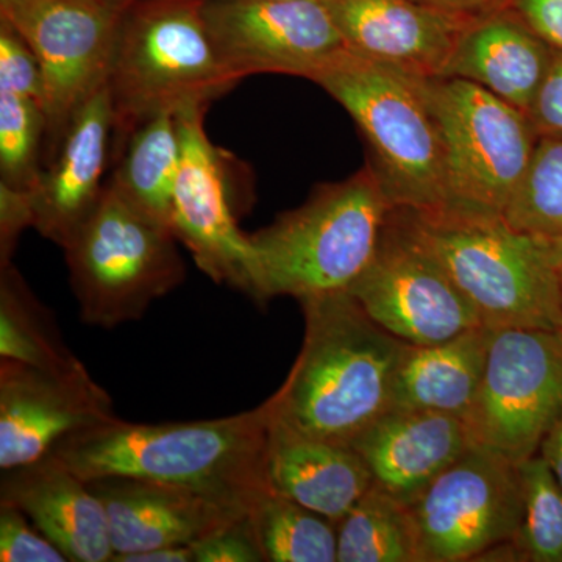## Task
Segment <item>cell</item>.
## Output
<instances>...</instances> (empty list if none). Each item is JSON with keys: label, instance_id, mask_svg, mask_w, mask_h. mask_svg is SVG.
I'll return each mask as SVG.
<instances>
[{"label": "cell", "instance_id": "6da1fadb", "mask_svg": "<svg viewBox=\"0 0 562 562\" xmlns=\"http://www.w3.org/2000/svg\"><path fill=\"white\" fill-rule=\"evenodd\" d=\"M271 397L250 412L194 422L95 425L58 443L54 454L85 482L128 476L187 487L254 512L268 479Z\"/></svg>", "mask_w": 562, "mask_h": 562}, {"label": "cell", "instance_id": "7a4b0ae2", "mask_svg": "<svg viewBox=\"0 0 562 562\" xmlns=\"http://www.w3.org/2000/svg\"><path fill=\"white\" fill-rule=\"evenodd\" d=\"M305 335L290 375L272 395L273 419L347 443L391 408L405 342L371 319L349 292L301 301Z\"/></svg>", "mask_w": 562, "mask_h": 562}, {"label": "cell", "instance_id": "3957f363", "mask_svg": "<svg viewBox=\"0 0 562 562\" xmlns=\"http://www.w3.org/2000/svg\"><path fill=\"white\" fill-rule=\"evenodd\" d=\"M395 211L475 306L484 327L560 330L562 241L519 231L503 214Z\"/></svg>", "mask_w": 562, "mask_h": 562}, {"label": "cell", "instance_id": "277c9868", "mask_svg": "<svg viewBox=\"0 0 562 562\" xmlns=\"http://www.w3.org/2000/svg\"><path fill=\"white\" fill-rule=\"evenodd\" d=\"M392 209L368 165L349 179L317 187L299 209L249 235L258 303L349 291L375 257Z\"/></svg>", "mask_w": 562, "mask_h": 562}, {"label": "cell", "instance_id": "5b68a950", "mask_svg": "<svg viewBox=\"0 0 562 562\" xmlns=\"http://www.w3.org/2000/svg\"><path fill=\"white\" fill-rule=\"evenodd\" d=\"M238 83L211 38L203 0H136L121 10L106 79L113 149L149 117L210 105Z\"/></svg>", "mask_w": 562, "mask_h": 562}, {"label": "cell", "instance_id": "8992f818", "mask_svg": "<svg viewBox=\"0 0 562 562\" xmlns=\"http://www.w3.org/2000/svg\"><path fill=\"white\" fill-rule=\"evenodd\" d=\"M312 81L357 124L368 146V166L395 209H446L442 140L427 77L346 49Z\"/></svg>", "mask_w": 562, "mask_h": 562}, {"label": "cell", "instance_id": "52a82bcc", "mask_svg": "<svg viewBox=\"0 0 562 562\" xmlns=\"http://www.w3.org/2000/svg\"><path fill=\"white\" fill-rule=\"evenodd\" d=\"M177 236L106 183L91 216L65 247L80 319L114 328L139 321L187 277Z\"/></svg>", "mask_w": 562, "mask_h": 562}, {"label": "cell", "instance_id": "ba28073f", "mask_svg": "<svg viewBox=\"0 0 562 562\" xmlns=\"http://www.w3.org/2000/svg\"><path fill=\"white\" fill-rule=\"evenodd\" d=\"M446 165V209L505 214L539 136L530 117L472 81L427 79Z\"/></svg>", "mask_w": 562, "mask_h": 562}, {"label": "cell", "instance_id": "9c48e42d", "mask_svg": "<svg viewBox=\"0 0 562 562\" xmlns=\"http://www.w3.org/2000/svg\"><path fill=\"white\" fill-rule=\"evenodd\" d=\"M561 417V333L491 328L482 384L464 419L473 446L522 464Z\"/></svg>", "mask_w": 562, "mask_h": 562}, {"label": "cell", "instance_id": "30bf717a", "mask_svg": "<svg viewBox=\"0 0 562 562\" xmlns=\"http://www.w3.org/2000/svg\"><path fill=\"white\" fill-rule=\"evenodd\" d=\"M408 508L419 562L486 560L522 524L519 464L472 446Z\"/></svg>", "mask_w": 562, "mask_h": 562}, {"label": "cell", "instance_id": "8fae6325", "mask_svg": "<svg viewBox=\"0 0 562 562\" xmlns=\"http://www.w3.org/2000/svg\"><path fill=\"white\" fill-rule=\"evenodd\" d=\"M121 10L105 0H0V21L27 43L43 77L46 155L109 79Z\"/></svg>", "mask_w": 562, "mask_h": 562}, {"label": "cell", "instance_id": "7c38bea8", "mask_svg": "<svg viewBox=\"0 0 562 562\" xmlns=\"http://www.w3.org/2000/svg\"><path fill=\"white\" fill-rule=\"evenodd\" d=\"M210 105L179 111L181 160L172 202V231L214 283L227 284L258 303L257 258L238 225L232 155L205 131Z\"/></svg>", "mask_w": 562, "mask_h": 562}, {"label": "cell", "instance_id": "4fadbf2b", "mask_svg": "<svg viewBox=\"0 0 562 562\" xmlns=\"http://www.w3.org/2000/svg\"><path fill=\"white\" fill-rule=\"evenodd\" d=\"M384 331L412 346L483 327L475 306L392 209L371 265L347 291Z\"/></svg>", "mask_w": 562, "mask_h": 562}, {"label": "cell", "instance_id": "5bb4252c", "mask_svg": "<svg viewBox=\"0 0 562 562\" xmlns=\"http://www.w3.org/2000/svg\"><path fill=\"white\" fill-rule=\"evenodd\" d=\"M203 16L228 72L313 80L346 50L324 0H203Z\"/></svg>", "mask_w": 562, "mask_h": 562}, {"label": "cell", "instance_id": "9a60e30c", "mask_svg": "<svg viewBox=\"0 0 562 562\" xmlns=\"http://www.w3.org/2000/svg\"><path fill=\"white\" fill-rule=\"evenodd\" d=\"M116 419L109 392L87 368L52 372L0 362V469L20 468L54 453L76 432Z\"/></svg>", "mask_w": 562, "mask_h": 562}, {"label": "cell", "instance_id": "2e32d148", "mask_svg": "<svg viewBox=\"0 0 562 562\" xmlns=\"http://www.w3.org/2000/svg\"><path fill=\"white\" fill-rule=\"evenodd\" d=\"M113 132V106L105 83L74 114L29 190L35 213L33 228L61 249L91 216L105 191Z\"/></svg>", "mask_w": 562, "mask_h": 562}, {"label": "cell", "instance_id": "e0dca14e", "mask_svg": "<svg viewBox=\"0 0 562 562\" xmlns=\"http://www.w3.org/2000/svg\"><path fill=\"white\" fill-rule=\"evenodd\" d=\"M347 49L414 74L441 77L468 18L424 0H324Z\"/></svg>", "mask_w": 562, "mask_h": 562}, {"label": "cell", "instance_id": "ac0fdd59", "mask_svg": "<svg viewBox=\"0 0 562 562\" xmlns=\"http://www.w3.org/2000/svg\"><path fill=\"white\" fill-rule=\"evenodd\" d=\"M109 517L114 557L165 546H194L250 512L172 484L128 476L91 480Z\"/></svg>", "mask_w": 562, "mask_h": 562}, {"label": "cell", "instance_id": "d6986e66", "mask_svg": "<svg viewBox=\"0 0 562 562\" xmlns=\"http://www.w3.org/2000/svg\"><path fill=\"white\" fill-rule=\"evenodd\" d=\"M2 472L0 505L24 513L69 561H113L105 506L57 454Z\"/></svg>", "mask_w": 562, "mask_h": 562}, {"label": "cell", "instance_id": "ffe728a7", "mask_svg": "<svg viewBox=\"0 0 562 562\" xmlns=\"http://www.w3.org/2000/svg\"><path fill=\"white\" fill-rule=\"evenodd\" d=\"M373 484L409 506L473 446L464 419L391 408L350 443Z\"/></svg>", "mask_w": 562, "mask_h": 562}, {"label": "cell", "instance_id": "44dd1931", "mask_svg": "<svg viewBox=\"0 0 562 562\" xmlns=\"http://www.w3.org/2000/svg\"><path fill=\"white\" fill-rule=\"evenodd\" d=\"M554 49L513 10L469 21L441 77L472 81L528 114Z\"/></svg>", "mask_w": 562, "mask_h": 562}, {"label": "cell", "instance_id": "7402d4cb", "mask_svg": "<svg viewBox=\"0 0 562 562\" xmlns=\"http://www.w3.org/2000/svg\"><path fill=\"white\" fill-rule=\"evenodd\" d=\"M268 479L277 494L336 524L373 483L368 465L353 447L302 435L273 419V413Z\"/></svg>", "mask_w": 562, "mask_h": 562}, {"label": "cell", "instance_id": "603a6c76", "mask_svg": "<svg viewBox=\"0 0 562 562\" xmlns=\"http://www.w3.org/2000/svg\"><path fill=\"white\" fill-rule=\"evenodd\" d=\"M490 339L491 328L483 325L449 341L405 344L392 382L391 408L465 419L479 395Z\"/></svg>", "mask_w": 562, "mask_h": 562}, {"label": "cell", "instance_id": "cb8c5ba5", "mask_svg": "<svg viewBox=\"0 0 562 562\" xmlns=\"http://www.w3.org/2000/svg\"><path fill=\"white\" fill-rule=\"evenodd\" d=\"M180 160L179 113H160L114 147L109 183L140 211L172 228Z\"/></svg>", "mask_w": 562, "mask_h": 562}, {"label": "cell", "instance_id": "d4e9b609", "mask_svg": "<svg viewBox=\"0 0 562 562\" xmlns=\"http://www.w3.org/2000/svg\"><path fill=\"white\" fill-rule=\"evenodd\" d=\"M0 360L52 372L85 368L13 265L0 268Z\"/></svg>", "mask_w": 562, "mask_h": 562}, {"label": "cell", "instance_id": "484cf974", "mask_svg": "<svg viewBox=\"0 0 562 562\" xmlns=\"http://www.w3.org/2000/svg\"><path fill=\"white\" fill-rule=\"evenodd\" d=\"M336 527L338 562H419L408 506L376 484Z\"/></svg>", "mask_w": 562, "mask_h": 562}, {"label": "cell", "instance_id": "4316f807", "mask_svg": "<svg viewBox=\"0 0 562 562\" xmlns=\"http://www.w3.org/2000/svg\"><path fill=\"white\" fill-rule=\"evenodd\" d=\"M255 531L271 562H338V527L322 514L277 492L251 512Z\"/></svg>", "mask_w": 562, "mask_h": 562}, {"label": "cell", "instance_id": "83f0119b", "mask_svg": "<svg viewBox=\"0 0 562 562\" xmlns=\"http://www.w3.org/2000/svg\"><path fill=\"white\" fill-rule=\"evenodd\" d=\"M503 216L519 231L562 241V138L538 139Z\"/></svg>", "mask_w": 562, "mask_h": 562}, {"label": "cell", "instance_id": "f1b7e54d", "mask_svg": "<svg viewBox=\"0 0 562 562\" xmlns=\"http://www.w3.org/2000/svg\"><path fill=\"white\" fill-rule=\"evenodd\" d=\"M524 516L514 539L517 560L562 562V486L541 454L519 464Z\"/></svg>", "mask_w": 562, "mask_h": 562}, {"label": "cell", "instance_id": "f546056e", "mask_svg": "<svg viewBox=\"0 0 562 562\" xmlns=\"http://www.w3.org/2000/svg\"><path fill=\"white\" fill-rule=\"evenodd\" d=\"M46 135L40 101L0 91V183L32 190L43 169Z\"/></svg>", "mask_w": 562, "mask_h": 562}, {"label": "cell", "instance_id": "4dcf8cb0", "mask_svg": "<svg viewBox=\"0 0 562 562\" xmlns=\"http://www.w3.org/2000/svg\"><path fill=\"white\" fill-rule=\"evenodd\" d=\"M18 508L0 505V561L65 562L66 554Z\"/></svg>", "mask_w": 562, "mask_h": 562}, {"label": "cell", "instance_id": "1f68e13d", "mask_svg": "<svg viewBox=\"0 0 562 562\" xmlns=\"http://www.w3.org/2000/svg\"><path fill=\"white\" fill-rule=\"evenodd\" d=\"M0 91L29 95L43 105V77L35 54L5 22L0 21Z\"/></svg>", "mask_w": 562, "mask_h": 562}, {"label": "cell", "instance_id": "d6a6232c", "mask_svg": "<svg viewBox=\"0 0 562 562\" xmlns=\"http://www.w3.org/2000/svg\"><path fill=\"white\" fill-rule=\"evenodd\" d=\"M192 547L194 562H265L251 513L233 520Z\"/></svg>", "mask_w": 562, "mask_h": 562}, {"label": "cell", "instance_id": "836d02e7", "mask_svg": "<svg viewBox=\"0 0 562 562\" xmlns=\"http://www.w3.org/2000/svg\"><path fill=\"white\" fill-rule=\"evenodd\" d=\"M33 227L31 191L0 183V268L11 265L22 233Z\"/></svg>", "mask_w": 562, "mask_h": 562}, {"label": "cell", "instance_id": "e575fe53", "mask_svg": "<svg viewBox=\"0 0 562 562\" xmlns=\"http://www.w3.org/2000/svg\"><path fill=\"white\" fill-rule=\"evenodd\" d=\"M528 117L539 138H562V52L554 50Z\"/></svg>", "mask_w": 562, "mask_h": 562}, {"label": "cell", "instance_id": "d590c367", "mask_svg": "<svg viewBox=\"0 0 562 562\" xmlns=\"http://www.w3.org/2000/svg\"><path fill=\"white\" fill-rule=\"evenodd\" d=\"M513 10L554 50L562 52V0H509Z\"/></svg>", "mask_w": 562, "mask_h": 562}, {"label": "cell", "instance_id": "8d00e7d4", "mask_svg": "<svg viewBox=\"0 0 562 562\" xmlns=\"http://www.w3.org/2000/svg\"><path fill=\"white\" fill-rule=\"evenodd\" d=\"M424 2L458 16L475 20L492 11L506 9L509 0H424Z\"/></svg>", "mask_w": 562, "mask_h": 562}, {"label": "cell", "instance_id": "74e56055", "mask_svg": "<svg viewBox=\"0 0 562 562\" xmlns=\"http://www.w3.org/2000/svg\"><path fill=\"white\" fill-rule=\"evenodd\" d=\"M113 562H194L191 546H165L114 557Z\"/></svg>", "mask_w": 562, "mask_h": 562}, {"label": "cell", "instance_id": "f35d334b", "mask_svg": "<svg viewBox=\"0 0 562 562\" xmlns=\"http://www.w3.org/2000/svg\"><path fill=\"white\" fill-rule=\"evenodd\" d=\"M539 454L549 465L554 479L562 486V417L560 422L552 428V431L543 439Z\"/></svg>", "mask_w": 562, "mask_h": 562}, {"label": "cell", "instance_id": "ab89813d", "mask_svg": "<svg viewBox=\"0 0 562 562\" xmlns=\"http://www.w3.org/2000/svg\"><path fill=\"white\" fill-rule=\"evenodd\" d=\"M105 2H109L114 9L122 10L131 5V3L136 2V0H105Z\"/></svg>", "mask_w": 562, "mask_h": 562}, {"label": "cell", "instance_id": "60d3db41", "mask_svg": "<svg viewBox=\"0 0 562 562\" xmlns=\"http://www.w3.org/2000/svg\"><path fill=\"white\" fill-rule=\"evenodd\" d=\"M560 301H561V325H560V331L562 335V266H561V272H560Z\"/></svg>", "mask_w": 562, "mask_h": 562}]
</instances>
